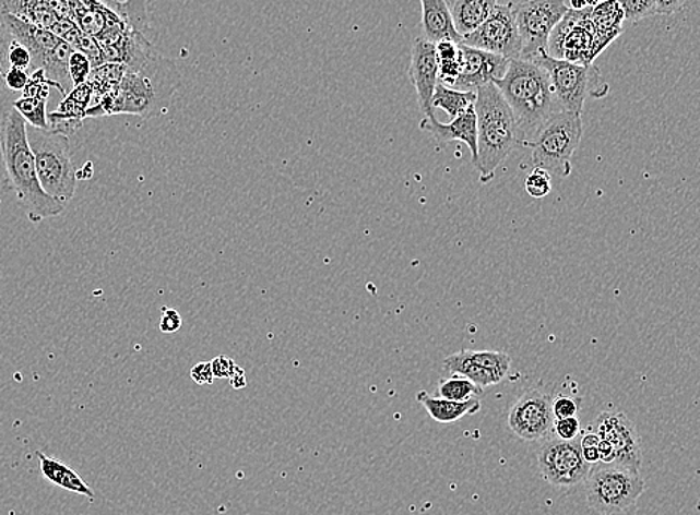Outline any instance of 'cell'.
I'll use <instances>...</instances> for the list:
<instances>
[{"label": "cell", "mask_w": 700, "mask_h": 515, "mask_svg": "<svg viewBox=\"0 0 700 515\" xmlns=\"http://www.w3.org/2000/svg\"><path fill=\"white\" fill-rule=\"evenodd\" d=\"M0 155L7 171V185L27 207L28 218L40 223L63 214L67 204L52 199L40 187L27 122L14 108L7 110L0 120Z\"/></svg>", "instance_id": "1"}, {"label": "cell", "mask_w": 700, "mask_h": 515, "mask_svg": "<svg viewBox=\"0 0 700 515\" xmlns=\"http://www.w3.org/2000/svg\"><path fill=\"white\" fill-rule=\"evenodd\" d=\"M494 84L513 110L522 145L532 141L544 122L562 109L550 76L534 61L510 60L506 75Z\"/></svg>", "instance_id": "2"}, {"label": "cell", "mask_w": 700, "mask_h": 515, "mask_svg": "<svg viewBox=\"0 0 700 515\" xmlns=\"http://www.w3.org/2000/svg\"><path fill=\"white\" fill-rule=\"evenodd\" d=\"M477 161L482 183H489L495 171L519 145L520 133L513 110L494 83L477 89Z\"/></svg>", "instance_id": "3"}, {"label": "cell", "mask_w": 700, "mask_h": 515, "mask_svg": "<svg viewBox=\"0 0 700 515\" xmlns=\"http://www.w3.org/2000/svg\"><path fill=\"white\" fill-rule=\"evenodd\" d=\"M124 76L117 89L102 97L96 108H88L85 117L130 116L146 117L157 101V83H178L179 72L174 61L157 50L143 57L132 67H126Z\"/></svg>", "instance_id": "4"}, {"label": "cell", "mask_w": 700, "mask_h": 515, "mask_svg": "<svg viewBox=\"0 0 700 515\" xmlns=\"http://www.w3.org/2000/svg\"><path fill=\"white\" fill-rule=\"evenodd\" d=\"M583 137V121L579 113L560 109L553 113L532 141V165L547 170L553 176L568 178L571 175V159Z\"/></svg>", "instance_id": "5"}, {"label": "cell", "mask_w": 700, "mask_h": 515, "mask_svg": "<svg viewBox=\"0 0 700 515\" xmlns=\"http://www.w3.org/2000/svg\"><path fill=\"white\" fill-rule=\"evenodd\" d=\"M28 142L35 154L43 190L63 204L71 203L75 197L78 178L69 137L38 130L35 136H28Z\"/></svg>", "instance_id": "6"}, {"label": "cell", "mask_w": 700, "mask_h": 515, "mask_svg": "<svg viewBox=\"0 0 700 515\" xmlns=\"http://www.w3.org/2000/svg\"><path fill=\"white\" fill-rule=\"evenodd\" d=\"M645 492L641 474L616 464H597L585 480V501L604 515L625 513Z\"/></svg>", "instance_id": "7"}, {"label": "cell", "mask_w": 700, "mask_h": 515, "mask_svg": "<svg viewBox=\"0 0 700 515\" xmlns=\"http://www.w3.org/2000/svg\"><path fill=\"white\" fill-rule=\"evenodd\" d=\"M531 61L548 73L559 105L569 112L581 116L585 99H602L609 92L600 69L593 64L583 67L568 60L553 59L547 52Z\"/></svg>", "instance_id": "8"}, {"label": "cell", "mask_w": 700, "mask_h": 515, "mask_svg": "<svg viewBox=\"0 0 700 515\" xmlns=\"http://www.w3.org/2000/svg\"><path fill=\"white\" fill-rule=\"evenodd\" d=\"M563 0H526L513 7L518 23L522 55L520 59L534 60L546 55L553 28L567 15Z\"/></svg>", "instance_id": "9"}, {"label": "cell", "mask_w": 700, "mask_h": 515, "mask_svg": "<svg viewBox=\"0 0 700 515\" xmlns=\"http://www.w3.org/2000/svg\"><path fill=\"white\" fill-rule=\"evenodd\" d=\"M591 464L584 460L580 440L548 439L538 452V469L542 477L556 488H574L588 480Z\"/></svg>", "instance_id": "10"}, {"label": "cell", "mask_w": 700, "mask_h": 515, "mask_svg": "<svg viewBox=\"0 0 700 515\" xmlns=\"http://www.w3.org/2000/svg\"><path fill=\"white\" fill-rule=\"evenodd\" d=\"M514 5H497L473 34L462 38V44L478 50L493 52L506 59H520L522 39H520L518 23H515Z\"/></svg>", "instance_id": "11"}, {"label": "cell", "mask_w": 700, "mask_h": 515, "mask_svg": "<svg viewBox=\"0 0 700 515\" xmlns=\"http://www.w3.org/2000/svg\"><path fill=\"white\" fill-rule=\"evenodd\" d=\"M553 424V398L542 390L527 391L510 408L509 428L520 440H546Z\"/></svg>", "instance_id": "12"}, {"label": "cell", "mask_w": 700, "mask_h": 515, "mask_svg": "<svg viewBox=\"0 0 700 515\" xmlns=\"http://www.w3.org/2000/svg\"><path fill=\"white\" fill-rule=\"evenodd\" d=\"M592 432L601 440L608 441L616 452L614 464L624 466L630 471L640 474L642 468V448L637 428L628 416L620 411H605L592 424Z\"/></svg>", "instance_id": "13"}, {"label": "cell", "mask_w": 700, "mask_h": 515, "mask_svg": "<svg viewBox=\"0 0 700 515\" xmlns=\"http://www.w3.org/2000/svg\"><path fill=\"white\" fill-rule=\"evenodd\" d=\"M461 73L453 87L461 92H477L483 85L495 83L506 75L510 60L460 44Z\"/></svg>", "instance_id": "14"}, {"label": "cell", "mask_w": 700, "mask_h": 515, "mask_svg": "<svg viewBox=\"0 0 700 515\" xmlns=\"http://www.w3.org/2000/svg\"><path fill=\"white\" fill-rule=\"evenodd\" d=\"M411 80L416 88L422 118L434 117L431 100L438 84V57L436 44L427 38H417L413 43Z\"/></svg>", "instance_id": "15"}, {"label": "cell", "mask_w": 700, "mask_h": 515, "mask_svg": "<svg viewBox=\"0 0 700 515\" xmlns=\"http://www.w3.org/2000/svg\"><path fill=\"white\" fill-rule=\"evenodd\" d=\"M0 26L14 43L22 44L31 51L32 64L36 69L45 68L61 40L51 31L11 14L0 15Z\"/></svg>", "instance_id": "16"}, {"label": "cell", "mask_w": 700, "mask_h": 515, "mask_svg": "<svg viewBox=\"0 0 700 515\" xmlns=\"http://www.w3.org/2000/svg\"><path fill=\"white\" fill-rule=\"evenodd\" d=\"M11 14L51 31L60 19H72L68 0H0V15Z\"/></svg>", "instance_id": "17"}, {"label": "cell", "mask_w": 700, "mask_h": 515, "mask_svg": "<svg viewBox=\"0 0 700 515\" xmlns=\"http://www.w3.org/2000/svg\"><path fill=\"white\" fill-rule=\"evenodd\" d=\"M419 127L437 142H464L471 151L473 165L477 161V116L474 105L448 124L438 121L436 117H429L422 118Z\"/></svg>", "instance_id": "18"}, {"label": "cell", "mask_w": 700, "mask_h": 515, "mask_svg": "<svg viewBox=\"0 0 700 515\" xmlns=\"http://www.w3.org/2000/svg\"><path fill=\"white\" fill-rule=\"evenodd\" d=\"M420 5L425 38L434 44L441 40L462 43V36L454 28L452 12L446 0H420Z\"/></svg>", "instance_id": "19"}, {"label": "cell", "mask_w": 700, "mask_h": 515, "mask_svg": "<svg viewBox=\"0 0 700 515\" xmlns=\"http://www.w3.org/2000/svg\"><path fill=\"white\" fill-rule=\"evenodd\" d=\"M416 399L425 407L429 417L441 424L458 422L462 417L476 415L482 408V403L477 398L460 403V400H450L441 396L436 398L425 391L417 392Z\"/></svg>", "instance_id": "20"}, {"label": "cell", "mask_w": 700, "mask_h": 515, "mask_svg": "<svg viewBox=\"0 0 700 515\" xmlns=\"http://www.w3.org/2000/svg\"><path fill=\"white\" fill-rule=\"evenodd\" d=\"M497 5V0H452L450 12L458 34L462 38L473 34L493 14Z\"/></svg>", "instance_id": "21"}, {"label": "cell", "mask_w": 700, "mask_h": 515, "mask_svg": "<svg viewBox=\"0 0 700 515\" xmlns=\"http://www.w3.org/2000/svg\"><path fill=\"white\" fill-rule=\"evenodd\" d=\"M36 456L39 459L40 472L57 488L69 490V492L81 494V496L94 498V492L90 489L87 482L78 476L76 471L64 465L63 462L56 459V457L47 456L43 452H36Z\"/></svg>", "instance_id": "22"}, {"label": "cell", "mask_w": 700, "mask_h": 515, "mask_svg": "<svg viewBox=\"0 0 700 515\" xmlns=\"http://www.w3.org/2000/svg\"><path fill=\"white\" fill-rule=\"evenodd\" d=\"M444 370L448 371L450 375H461V378L471 380V382L480 386L482 390L501 383V380H499L493 371L486 370V368L474 362L473 359L470 358L468 350H461L456 351V354L449 355V357L444 359Z\"/></svg>", "instance_id": "23"}, {"label": "cell", "mask_w": 700, "mask_h": 515, "mask_svg": "<svg viewBox=\"0 0 700 515\" xmlns=\"http://www.w3.org/2000/svg\"><path fill=\"white\" fill-rule=\"evenodd\" d=\"M477 100L476 92H461V89L448 87V85L438 83L434 92L431 105L432 109L440 108L454 120L466 109L471 108Z\"/></svg>", "instance_id": "24"}, {"label": "cell", "mask_w": 700, "mask_h": 515, "mask_svg": "<svg viewBox=\"0 0 700 515\" xmlns=\"http://www.w3.org/2000/svg\"><path fill=\"white\" fill-rule=\"evenodd\" d=\"M438 57V83L453 87L461 73L460 44L441 40L436 44Z\"/></svg>", "instance_id": "25"}, {"label": "cell", "mask_w": 700, "mask_h": 515, "mask_svg": "<svg viewBox=\"0 0 700 515\" xmlns=\"http://www.w3.org/2000/svg\"><path fill=\"white\" fill-rule=\"evenodd\" d=\"M483 390L480 386H477L476 383L471 382V380L461 378V375H450L449 379L441 380L438 384V395L441 398L450 400H468L480 396Z\"/></svg>", "instance_id": "26"}, {"label": "cell", "mask_w": 700, "mask_h": 515, "mask_svg": "<svg viewBox=\"0 0 700 515\" xmlns=\"http://www.w3.org/2000/svg\"><path fill=\"white\" fill-rule=\"evenodd\" d=\"M14 109L17 110L27 124H31L36 130L48 132L47 100L23 96L22 99L15 100Z\"/></svg>", "instance_id": "27"}, {"label": "cell", "mask_w": 700, "mask_h": 515, "mask_svg": "<svg viewBox=\"0 0 700 515\" xmlns=\"http://www.w3.org/2000/svg\"><path fill=\"white\" fill-rule=\"evenodd\" d=\"M468 355L478 366L493 371L501 382L510 373L511 358L509 355L503 354V351L468 350Z\"/></svg>", "instance_id": "28"}, {"label": "cell", "mask_w": 700, "mask_h": 515, "mask_svg": "<svg viewBox=\"0 0 700 515\" xmlns=\"http://www.w3.org/2000/svg\"><path fill=\"white\" fill-rule=\"evenodd\" d=\"M624 11L625 20L638 23L657 14L656 0H616Z\"/></svg>", "instance_id": "29"}, {"label": "cell", "mask_w": 700, "mask_h": 515, "mask_svg": "<svg viewBox=\"0 0 700 515\" xmlns=\"http://www.w3.org/2000/svg\"><path fill=\"white\" fill-rule=\"evenodd\" d=\"M83 125V118H76L61 113L59 110L48 113V132L71 137Z\"/></svg>", "instance_id": "30"}, {"label": "cell", "mask_w": 700, "mask_h": 515, "mask_svg": "<svg viewBox=\"0 0 700 515\" xmlns=\"http://www.w3.org/2000/svg\"><path fill=\"white\" fill-rule=\"evenodd\" d=\"M551 175L547 170L534 167V170L527 175L525 190L532 199H544L551 191Z\"/></svg>", "instance_id": "31"}, {"label": "cell", "mask_w": 700, "mask_h": 515, "mask_svg": "<svg viewBox=\"0 0 700 515\" xmlns=\"http://www.w3.org/2000/svg\"><path fill=\"white\" fill-rule=\"evenodd\" d=\"M92 72L93 67L87 56L75 50L71 56V60H69V75H71L73 88L87 83L90 76H92Z\"/></svg>", "instance_id": "32"}, {"label": "cell", "mask_w": 700, "mask_h": 515, "mask_svg": "<svg viewBox=\"0 0 700 515\" xmlns=\"http://www.w3.org/2000/svg\"><path fill=\"white\" fill-rule=\"evenodd\" d=\"M50 87H56L55 83L48 80L44 69H36V71L32 73L31 80H28L27 87L24 88L23 96L48 100V97H50Z\"/></svg>", "instance_id": "33"}, {"label": "cell", "mask_w": 700, "mask_h": 515, "mask_svg": "<svg viewBox=\"0 0 700 515\" xmlns=\"http://www.w3.org/2000/svg\"><path fill=\"white\" fill-rule=\"evenodd\" d=\"M580 429V420L577 417L556 419L555 424H553V431L558 435V439L565 441L576 440L579 436Z\"/></svg>", "instance_id": "34"}, {"label": "cell", "mask_w": 700, "mask_h": 515, "mask_svg": "<svg viewBox=\"0 0 700 515\" xmlns=\"http://www.w3.org/2000/svg\"><path fill=\"white\" fill-rule=\"evenodd\" d=\"M8 59H10L11 68L24 69L32 67V55L26 47L22 44L11 40L10 51H8Z\"/></svg>", "instance_id": "35"}, {"label": "cell", "mask_w": 700, "mask_h": 515, "mask_svg": "<svg viewBox=\"0 0 700 515\" xmlns=\"http://www.w3.org/2000/svg\"><path fill=\"white\" fill-rule=\"evenodd\" d=\"M579 412V404L576 399L569 396H558L553 399V416L556 419H567V417H576Z\"/></svg>", "instance_id": "36"}, {"label": "cell", "mask_w": 700, "mask_h": 515, "mask_svg": "<svg viewBox=\"0 0 700 515\" xmlns=\"http://www.w3.org/2000/svg\"><path fill=\"white\" fill-rule=\"evenodd\" d=\"M600 441V436L593 432L580 440L581 453H583L584 460L588 462V464H600V448H597Z\"/></svg>", "instance_id": "37"}, {"label": "cell", "mask_w": 700, "mask_h": 515, "mask_svg": "<svg viewBox=\"0 0 700 515\" xmlns=\"http://www.w3.org/2000/svg\"><path fill=\"white\" fill-rule=\"evenodd\" d=\"M182 328V318L175 309H163L159 330L165 334H175Z\"/></svg>", "instance_id": "38"}, {"label": "cell", "mask_w": 700, "mask_h": 515, "mask_svg": "<svg viewBox=\"0 0 700 515\" xmlns=\"http://www.w3.org/2000/svg\"><path fill=\"white\" fill-rule=\"evenodd\" d=\"M10 40L5 36L0 35V94L5 93L7 89V73L11 69L10 59H8V51H10Z\"/></svg>", "instance_id": "39"}, {"label": "cell", "mask_w": 700, "mask_h": 515, "mask_svg": "<svg viewBox=\"0 0 700 515\" xmlns=\"http://www.w3.org/2000/svg\"><path fill=\"white\" fill-rule=\"evenodd\" d=\"M28 80H31V76L27 75L24 69L11 68L7 73V88L12 89V92H24Z\"/></svg>", "instance_id": "40"}, {"label": "cell", "mask_w": 700, "mask_h": 515, "mask_svg": "<svg viewBox=\"0 0 700 515\" xmlns=\"http://www.w3.org/2000/svg\"><path fill=\"white\" fill-rule=\"evenodd\" d=\"M212 363V371H214L215 379H230L236 373L237 367L233 359L227 357L215 358Z\"/></svg>", "instance_id": "41"}, {"label": "cell", "mask_w": 700, "mask_h": 515, "mask_svg": "<svg viewBox=\"0 0 700 515\" xmlns=\"http://www.w3.org/2000/svg\"><path fill=\"white\" fill-rule=\"evenodd\" d=\"M190 375L192 382L202 384V386L203 384H212L215 380L211 362H200L198 363V366L192 367Z\"/></svg>", "instance_id": "42"}, {"label": "cell", "mask_w": 700, "mask_h": 515, "mask_svg": "<svg viewBox=\"0 0 700 515\" xmlns=\"http://www.w3.org/2000/svg\"><path fill=\"white\" fill-rule=\"evenodd\" d=\"M689 0H656L657 14L674 15L687 5Z\"/></svg>", "instance_id": "43"}, {"label": "cell", "mask_w": 700, "mask_h": 515, "mask_svg": "<svg viewBox=\"0 0 700 515\" xmlns=\"http://www.w3.org/2000/svg\"><path fill=\"white\" fill-rule=\"evenodd\" d=\"M597 448H600V464H614L616 462V452H614L608 441L601 440Z\"/></svg>", "instance_id": "44"}, {"label": "cell", "mask_w": 700, "mask_h": 515, "mask_svg": "<svg viewBox=\"0 0 700 515\" xmlns=\"http://www.w3.org/2000/svg\"><path fill=\"white\" fill-rule=\"evenodd\" d=\"M232 386L235 390H244L247 386V379H245V371L241 368H237L236 373L230 378Z\"/></svg>", "instance_id": "45"}, {"label": "cell", "mask_w": 700, "mask_h": 515, "mask_svg": "<svg viewBox=\"0 0 700 515\" xmlns=\"http://www.w3.org/2000/svg\"><path fill=\"white\" fill-rule=\"evenodd\" d=\"M93 173H94L93 165L92 163L88 161L87 165L83 167V169L76 170L78 181H83V179L84 181H87V179L93 178Z\"/></svg>", "instance_id": "46"}, {"label": "cell", "mask_w": 700, "mask_h": 515, "mask_svg": "<svg viewBox=\"0 0 700 515\" xmlns=\"http://www.w3.org/2000/svg\"><path fill=\"white\" fill-rule=\"evenodd\" d=\"M569 7L574 11H583L588 8V2L585 0H569Z\"/></svg>", "instance_id": "47"}, {"label": "cell", "mask_w": 700, "mask_h": 515, "mask_svg": "<svg viewBox=\"0 0 700 515\" xmlns=\"http://www.w3.org/2000/svg\"><path fill=\"white\" fill-rule=\"evenodd\" d=\"M585 2H588V7L589 8H595V7L600 5L601 0H585Z\"/></svg>", "instance_id": "48"}]
</instances>
